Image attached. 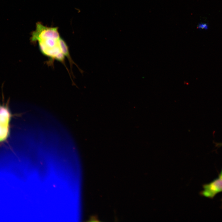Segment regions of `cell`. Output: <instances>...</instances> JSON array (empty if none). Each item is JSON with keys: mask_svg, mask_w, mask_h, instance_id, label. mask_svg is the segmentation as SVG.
Returning a JSON list of instances; mask_svg holds the SVG:
<instances>
[{"mask_svg": "<svg viewBox=\"0 0 222 222\" xmlns=\"http://www.w3.org/2000/svg\"><path fill=\"white\" fill-rule=\"evenodd\" d=\"M61 38L46 37L39 39L37 42L40 52L48 59L46 62L47 64L50 66L53 65L54 61L57 60L64 65L70 75L65 64V56L60 47V40Z\"/></svg>", "mask_w": 222, "mask_h": 222, "instance_id": "cell-1", "label": "cell"}, {"mask_svg": "<svg viewBox=\"0 0 222 222\" xmlns=\"http://www.w3.org/2000/svg\"><path fill=\"white\" fill-rule=\"evenodd\" d=\"M30 38L31 42L33 44L36 43L39 39L48 37H60L57 27H49L43 25L40 22H37L35 30L31 32Z\"/></svg>", "mask_w": 222, "mask_h": 222, "instance_id": "cell-2", "label": "cell"}, {"mask_svg": "<svg viewBox=\"0 0 222 222\" xmlns=\"http://www.w3.org/2000/svg\"><path fill=\"white\" fill-rule=\"evenodd\" d=\"M10 117L7 108L0 105V142L4 141L8 135Z\"/></svg>", "mask_w": 222, "mask_h": 222, "instance_id": "cell-3", "label": "cell"}, {"mask_svg": "<svg viewBox=\"0 0 222 222\" xmlns=\"http://www.w3.org/2000/svg\"><path fill=\"white\" fill-rule=\"evenodd\" d=\"M202 194L204 196L212 198L218 193L222 191V178H216L204 185Z\"/></svg>", "mask_w": 222, "mask_h": 222, "instance_id": "cell-4", "label": "cell"}, {"mask_svg": "<svg viewBox=\"0 0 222 222\" xmlns=\"http://www.w3.org/2000/svg\"><path fill=\"white\" fill-rule=\"evenodd\" d=\"M60 48L63 53L65 56H66L67 58L69 61L71 71L73 77L74 76V75L72 71V68L73 64H75L77 66L80 72L82 74L83 71L79 68L72 60L70 55L68 46L65 41L61 38H60Z\"/></svg>", "mask_w": 222, "mask_h": 222, "instance_id": "cell-5", "label": "cell"}, {"mask_svg": "<svg viewBox=\"0 0 222 222\" xmlns=\"http://www.w3.org/2000/svg\"><path fill=\"white\" fill-rule=\"evenodd\" d=\"M208 28V25L204 23H200L197 26V28L200 30H207Z\"/></svg>", "mask_w": 222, "mask_h": 222, "instance_id": "cell-6", "label": "cell"}, {"mask_svg": "<svg viewBox=\"0 0 222 222\" xmlns=\"http://www.w3.org/2000/svg\"><path fill=\"white\" fill-rule=\"evenodd\" d=\"M220 178H222V170L221 172V173H220Z\"/></svg>", "mask_w": 222, "mask_h": 222, "instance_id": "cell-7", "label": "cell"}]
</instances>
